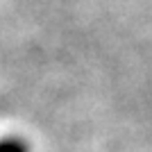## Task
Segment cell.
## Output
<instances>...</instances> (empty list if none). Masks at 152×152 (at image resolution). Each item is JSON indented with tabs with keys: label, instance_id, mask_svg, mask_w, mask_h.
<instances>
[{
	"label": "cell",
	"instance_id": "6da1fadb",
	"mask_svg": "<svg viewBox=\"0 0 152 152\" xmlns=\"http://www.w3.org/2000/svg\"><path fill=\"white\" fill-rule=\"evenodd\" d=\"M0 152H30V145L18 136H5L0 139Z\"/></svg>",
	"mask_w": 152,
	"mask_h": 152
}]
</instances>
